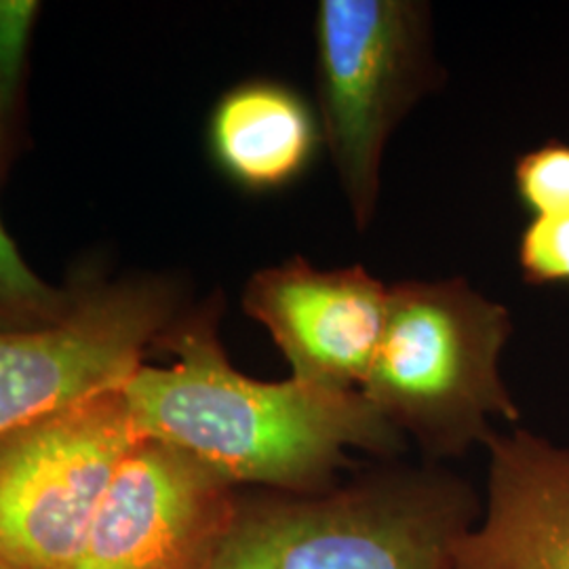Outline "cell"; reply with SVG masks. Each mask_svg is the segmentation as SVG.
I'll return each mask as SVG.
<instances>
[{
  "label": "cell",
  "instance_id": "1",
  "mask_svg": "<svg viewBox=\"0 0 569 569\" xmlns=\"http://www.w3.org/2000/svg\"><path fill=\"white\" fill-rule=\"evenodd\" d=\"M222 315L220 293L182 310L154 345L173 366H142L124 385L142 439L180 449L237 489L298 493L336 486L350 449L382 460L403 451L406 437L359 390L262 382L234 369Z\"/></svg>",
  "mask_w": 569,
  "mask_h": 569
},
{
  "label": "cell",
  "instance_id": "2",
  "mask_svg": "<svg viewBox=\"0 0 569 569\" xmlns=\"http://www.w3.org/2000/svg\"><path fill=\"white\" fill-rule=\"evenodd\" d=\"M481 507L435 465L387 462L308 493L239 489L209 569H451Z\"/></svg>",
  "mask_w": 569,
  "mask_h": 569
},
{
  "label": "cell",
  "instance_id": "3",
  "mask_svg": "<svg viewBox=\"0 0 569 569\" xmlns=\"http://www.w3.org/2000/svg\"><path fill=\"white\" fill-rule=\"evenodd\" d=\"M505 308L465 279L388 287L387 326L359 392L430 460L458 458L521 411L500 373Z\"/></svg>",
  "mask_w": 569,
  "mask_h": 569
},
{
  "label": "cell",
  "instance_id": "4",
  "mask_svg": "<svg viewBox=\"0 0 569 569\" xmlns=\"http://www.w3.org/2000/svg\"><path fill=\"white\" fill-rule=\"evenodd\" d=\"M317 100L323 146L355 224H371L392 131L443 72L430 11L411 0H323L315 16Z\"/></svg>",
  "mask_w": 569,
  "mask_h": 569
},
{
  "label": "cell",
  "instance_id": "5",
  "mask_svg": "<svg viewBox=\"0 0 569 569\" xmlns=\"http://www.w3.org/2000/svg\"><path fill=\"white\" fill-rule=\"evenodd\" d=\"M124 388L0 437V569H63L140 441Z\"/></svg>",
  "mask_w": 569,
  "mask_h": 569
},
{
  "label": "cell",
  "instance_id": "6",
  "mask_svg": "<svg viewBox=\"0 0 569 569\" xmlns=\"http://www.w3.org/2000/svg\"><path fill=\"white\" fill-rule=\"evenodd\" d=\"M180 315L178 284L143 277L84 283L58 323L0 331V437L124 388Z\"/></svg>",
  "mask_w": 569,
  "mask_h": 569
},
{
  "label": "cell",
  "instance_id": "7",
  "mask_svg": "<svg viewBox=\"0 0 569 569\" xmlns=\"http://www.w3.org/2000/svg\"><path fill=\"white\" fill-rule=\"evenodd\" d=\"M237 491L180 449L140 439L63 569H209Z\"/></svg>",
  "mask_w": 569,
  "mask_h": 569
},
{
  "label": "cell",
  "instance_id": "8",
  "mask_svg": "<svg viewBox=\"0 0 569 569\" xmlns=\"http://www.w3.org/2000/svg\"><path fill=\"white\" fill-rule=\"evenodd\" d=\"M243 308L279 346L291 378L359 390L387 326L388 287L363 266L319 270L291 258L249 279Z\"/></svg>",
  "mask_w": 569,
  "mask_h": 569
},
{
  "label": "cell",
  "instance_id": "9",
  "mask_svg": "<svg viewBox=\"0 0 569 569\" xmlns=\"http://www.w3.org/2000/svg\"><path fill=\"white\" fill-rule=\"evenodd\" d=\"M481 517L451 569H569V448L493 432Z\"/></svg>",
  "mask_w": 569,
  "mask_h": 569
},
{
  "label": "cell",
  "instance_id": "10",
  "mask_svg": "<svg viewBox=\"0 0 569 569\" xmlns=\"http://www.w3.org/2000/svg\"><path fill=\"white\" fill-rule=\"evenodd\" d=\"M209 152L247 192H279L302 180L323 146L321 122L305 96L272 79L226 91L209 119Z\"/></svg>",
  "mask_w": 569,
  "mask_h": 569
},
{
  "label": "cell",
  "instance_id": "11",
  "mask_svg": "<svg viewBox=\"0 0 569 569\" xmlns=\"http://www.w3.org/2000/svg\"><path fill=\"white\" fill-rule=\"evenodd\" d=\"M77 293L79 287L44 283L0 222V331L53 326L72 310Z\"/></svg>",
  "mask_w": 569,
  "mask_h": 569
},
{
  "label": "cell",
  "instance_id": "12",
  "mask_svg": "<svg viewBox=\"0 0 569 569\" xmlns=\"http://www.w3.org/2000/svg\"><path fill=\"white\" fill-rule=\"evenodd\" d=\"M512 182L531 218L569 216V143L552 140L523 152L512 169Z\"/></svg>",
  "mask_w": 569,
  "mask_h": 569
},
{
  "label": "cell",
  "instance_id": "13",
  "mask_svg": "<svg viewBox=\"0 0 569 569\" xmlns=\"http://www.w3.org/2000/svg\"><path fill=\"white\" fill-rule=\"evenodd\" d=\"M37 13V2L0 0V167L9 161L13 143L21 72Z\"/></svg>",
  "mask_w": 569,
  "mask_h": 569
},
{
  "label": "cell",
  "instance_id": "14",
  "mask_svg": "<svg viewBox=\"0 0 569 569\" xmlns=\"http://www.w3.org/2000/svg\"><path fill=\"white\" fill-rule=\"evenodd\" d=\"M517 262L529 284H569V216L531 218L517 247Z\"/></svg>",
  "mask_w": 569,
  "mask_h": 569
}]
</instances>
